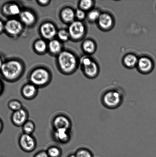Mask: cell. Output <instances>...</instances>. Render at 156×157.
<instances>
[{
    "instance_id": "obj_1",
    "label": "cell",
    "mask_w": 156,
    "mask_h": 157,
    "mask_svg": "<svg viewBox=\"0 0 156 157\" xmlns=\"http://www.w3.org/2000/svg\"><path fill=\"white\" fill-rule=\"evenodd\" d=\"M124 96L122 92L115 89H110L103 92L100 101L103 107L108 109H115L122 105Z\"/></svg>"
},
{
    "instance_id": "obj_2",
    "label": "cell",
    "mask_w": 156,
    "mask_h": 157,
    "mask_svg": "<svg viewBox=\"0 0 156 157\" xmlns=\"http://www.w3.org/2000/svg\"><path fill=\"white\" fill-rule=\"evenodd\" d=\"M21 70L22 67L20 63L15 61L4 63L1 69L3 76L9 81H12L17 78Z\"/></svg>"
},
{
    "instance_id": "obj_3",
    "label": "cell",
    "mask_w": 156,
    "mask_h": 157,
    "mask_svg": "<svg viewBox=\"0 0 156 157\" xmlns=\"http://www.w3.org/2000/svg\"><path fill=\"white\" fill-rule=\"evenodd\" d=\"M58 61L61 69L66 72L71 71L76 67V58L69 52H64L60 53L58 57Z\"/></svg>"
},
{
    "instance_id": "obj_4",
    "label": "cell",
    "mask_w": 156,
    "mask_h": 157,
    "mask_svg": "<svg viewBox=\"0 0 156 157\" xmlns=\"http://www.w3.org/2000/svg\"><path fill=\"white\" fill-rule=\"evenodd\" d=\"M20 148L26 153L33 152L36 148L37 141L33 135L23 133L20 135L18 141Z\"/></svg>"
},
{
    "instance_id": "obj_5",
    "label": "cell",
    "mask_w": 156,
    "mask_h": 157,
    "mask_svg": "<svg viewBox=\"0 0 156 157\" xmlns=\"http://www.w3.org/2000/svg\"><path fill=\"white\" fill-rule=\"evenodd\" d=\"M49 76L46 71L42 69L35 70L31 75L30 80L32 84L37 87H42L48 82Z\"/></svg>"
},
{
    "instance_id": "obj_6",
    "label": "cell",
    "mask_w": 156,
    "mask_h": 157,
    "mask_svg": "<svg viewBox=\"0 0 156 157\" xmlns=\"http://www.w3.org/2000/svg\"><path fill=\"white\" fill-rule=\"evenodd\" d=\"M52 126L53 130L65 129L71 130L72 124L68 117L62 114L56 115L52 121Z\"/></svg>"
},
{
    "instance_id": "obj_7",
    "label": "cell",
    "mask_w": 156,
    "mask_h": 157,
    "mask_svg": "<svg viewBox=\"0 0 156 157\" xmlns=\"http://www.w3.org/2000/svg\"><path fill=\"white\" fill-rule=\"evenodd\" d=\"M29 112L25 108L13 112L11 116V121L15 127H22L24 123L28 121Z\"/></svg>"
},
{
    "instance_id": "obj_8",
    "label": "cell",
    "mask_w": 156,
    "mask_h": 157,
    "mask_svg": "<svg viewBox=\"0 0 156 157\" xmlns=\"http://www.w3.org/2000/svg\"><path fill=\"white\" fill-rule=\"evenodd\" d=\"M53 137L56 142L62 144H68L71 138L70 130L65 129L53 130Z\"/></svg>"
},
{
    "instance_id": "obj_9",
    "label": "cell",
    "mask_w": 156,
    "mask_h": 157,
    "mask_svg": "<svg viewBox=\"0 0 156 157\" xmlns=\"http://www.w3.org/2000/svg\"><path fill=\"white\" fill-rule=\"evenodd\" d=\"M85 27L82 22L75 21L73 22L69 28L70 35L74 39L82 37L85 33Z\"/></svg>"
},
{
    "instance_id": "obj_10",
    "label": "cell",
    "mask_w": 156,
    "mask_h": 157,
    "mask_svg": "<svg viewBox=\"0 0 156 157\" xmlns=\"http://www.w3.org/2000/svg\"><path fill=\"white\" fill-rule=\"evenodd\" d=\"M38 93V87L32 83L24 85L21 91V96L27 100L34 99L37 96Z\"/></svg>"
},
{
    "instance_id": "obj_11",
    "label": "cell",
    "mask_w": 156,
    "mask_h": 157,
    "mask_svg": "<svg viewBox=\"0 0 156 157\" xmlns=\"http://www.w3.org/2000/svg\"><path fill=\"white\" fill-rule=\"evenodd\" d=\"M4 28L8 33L13 35L20 33L22 29L21 23L16 20H10L7 21Z\"/></svg>"
},
{
    "instance_id": "obj_12",
    "label": "cell",
    "mask_w": 156,
    "mask_h": 157,
    "mask_svg": "<svg viewBox=\"0 0 156 157\" xmlns=\"http://www.w3.org/2000/svg\"><path fill=\"white\" fill-rule=\"evenodd\" d=\"M41 32L44 38L50 39L56 35V30L53 24L47 23L42 25L41 28Z\"/></svg>"
},
{
    "instance_id": "obj_13",
    "label": "cell",
    "mask_w": 156,
    "mask_h": 157,
    "mask_svg": "<svg viewBox=\"0 0 156 157\" xmlns=\"http://www.w3.org/2000/svg\"><path fill=\"white\" fill-rule=\"evenodd\" d=\"M113 19L111 15L107 13L101 14L98 19L99 25L102 29H108L111 27Z\"/></svg>"
},
{
    "instance_id": "obj_14",
    "label": "cell",
    "mask_w": 156,
    "mask_h": 157,
    "mask_svg": "<svg viewBox=\"0 0 156 157\" xmlns=\"http://www.w3.org/2000/svg\"><path fill=\"white\" fill-rule=\"evenodd\" d=\"M137 64L140 70L143 72L149 71L153 67L152 60L149 58L146 57L140 58L138 61Z\"/></svg>"
},
{
    "instance_id": "obj_15",
    "label": "cell",
    "mask_w": 156,
    "mask_h": 157,
    "mask_svg": "<svg viewBox=\"0 0 156 157\" xmlns=\"http://www.w3.org/2000/svg\"><path fill=\"white\" fill-rule=\"evenodd\" d=\"M85 73L90 78L94 77L97 75L98 71V67L95 62L93 61L89 65L84 67Z\"/></svg>"
},
{
    "instance_id": "obj_16",
    "label": "cell",
    "mask_w": 156,
    "mask_h": 157,
    "mask_svg": "<svg viewBox=\"0 0 156 157\" xmlns=\"http://www.w3.org/2000/svg\"><path fill=\"white\" fill-rule=\"evenodd\" d=\"M21 128L23 133L33 135L36 129V125L33 121L28 120L27 122L24 123Z\"/></svg>"
},
{
    "instance_id": "obj_17",
    "label": "cell",
    "mask_w": 156,
    "mask_h": 157,
    "mask_svg": "<svg viewBox=\"0 0 156 157\" xmlns=\"http://www.w3.org/2000/svg\"><path fill=\"white\" fill-rule=\"evenodd\" d=\"M46 151L49 157H60L62 155V150L57 146L49 147Z\"/></svg>"
},
{
    "instance_id": "obj_18",
    "label": "cell",
    "mask_w": 156,
    "mask_h": 157,
    "mask_svg": "<svg viewBox=\"0 0 156 157\" xmlns=\"http://www.w3.org/2000/svg\"><path fill=\"white\" fill-rule=\"evenodd\" d=\"M8 107L12 111L15 112L23 108L22 102L17 99H12L10 100L8 103Z\"/></svg>"
},
{
    "instance_id": "obj_19",
    "label": "cell",
    "mask_w": 156,
    "mask_h": 157,
    "mask_svg": "<svg viewBox=\"0 0 156 157\" xmlns=\"http://www.w3.org/2000/svg\"><path fill=\"white\" fill-rule=\"evenodd\" d=\"M20 17L21 21L26 24H31L34 21V16L33 14L29 12L25 11L22 12Z\"/></svg>"
},
{
    "instance_id": "obj_20",
    "label": "cell",
    "mask_w": 156,
    "mask_h": 157,
    "mask_svg": "<svg viewBox=\"0 0 156 157\" xmlns=\"http://www.w3.org/2000/svg\"><path fill=\"white\" fill-rule=\"evenodd\" d=\"M4 11L5 13L12 15H17L20 13L19 7L16 5L14 4L5 6Z\"/></svg>"
},
{
    "instance_id": "obj_21",
    "label": "cell",
    "mask_w": 156,
    "mask_h": 157,
    "mask_svg": "<svg viewBox=\"0 0 156 157\" xmlns=\"http://www.w3.org/2000/svg\"><path fill=\"white\" fill-rule=\"evenodd\" d=\"M76 157H94L92 152L89 149L81 147L76 150L75 153Z\"/></svg>"
},
{
    "instance_id": "obj_22",
    "label": "cell",
    "mask_w": 156,
    "mask_h": 157,
    "mask_svg": "<svg viewBox=\"0 0 156 157\" xmlns=\"http://www.w3.org/2000/svg\"><path fill=\"white\" fill-rule=\"evenodd\" d=\"M137 58L135 55H128L125 57L124 62L128 67H132L135 66L138 63Z\"/></svg>"
},
{
    "instance_id": "obj_23",
    "label": "cell",
    "mask_w": 156,
    "mask_h": 157,
    "mask_svg": "<svg viewBox=\"0 0 156 157\" xmlns=\"http://www.w3.org/2000/svg\"><path fill=\"white\" fill-rule=\"evenodd\" d=\"M62 17L64 21L70 22L73 21L74 17V12L70 9H66L63 11Z\"/></svg>"
},
{
    "instance_id": "obj_24",
    "label": "cell",
    "mask_w": 156,
    "mask_h": 157,
    "mask_svg": "<svg viewBox=\"0 0 156 157\" xmlns=\"http://www.w3.org/2000/svg\"><path fill=\"white\" fill-rule=\"evenodd\" d=\"M50 51L53 53H58L60 51L61 48V45L60 43L56 40L51 41L49 44Z\"/></svg>"
},
{
    "instance_id": "obj_25",
    "label": "cell",
    "mask_w": 156,
    "mask_h": 157,
    "mask_svg": "<svg viewBox=\"0 0 156 157\" xmlns=\"http://www.w3.org/2000/svg\"><path fill=\"white\" fill-rule=\"evenodd\" d=\"M83 48L87 53H91L94 52L96 49L95 44L91 40H87L84 43Z\"/></svg>"
},
{
    "instance_id": "obj_26",
    "label": "cell",
    "mask_w": 156,
    "mask_h": 157,
    "mask_svg": "<svg viewBox=\"0 0 156 157\" xmlns=\"http://www.w3.org/2000/svg\"><path fill=\"white\" fill-rule=\"evenodd\" d=\"M35 47L38 52H43L45 51L46 48V44L44 41L40 40L36 43Z\"/></svg>"
},
{
    "instance_id": "obj_27",
    "label": "cell",
    "mask_w": 156,
    "mask_h": 157,
    "mask_svg": "<svg viewBox=\"0 0 156 157\" xmlns=\"http://www.w3.org/2000/svg\"><path fill=\"white\" fill-rule=\"evenodd\" d=\"M100 15V13L97 10H93L88 14V18L91 21H94L98 20Z\"/></svg>"
},
{
    "instance_id": "obj_28",
    "label": "cell",
    "mask_w": 156,
    "mask_h": 157,
    "mask_svg": "<svg viewBox=\"0 0 156 157\" xmlns=\"http://www.w3.org/2000/svg\"><path fill=\"white\" fill-rule=\"evenodd\" d=\"M93 4V1L90 0H84L81 1L80 3L81 7L85 10H88L91 8Z\"/></svg>"
},
{
    "instance_id": "obj_29",
    "label": "cell",
    "mask_w": 156,
    "mask_h": 157,
    "mask_svg": "<svg viewBox=\"0 0 156 157\" xmlns=\"http://www.w3.org/2000/svg\"><path fill=\"white\" fill-rule=\"evenodd\" d=\"M60 39L62 40L66 41L68 39L70 34L68 32L65 30H61L58 33Z\"/></svg>"
},
{
    "instance_id": "obj_30",
    "label": "cell",
    "mask_w": 156,
    "mask_h": 157,
    "mask_svg": "<svg viewBox=\"0 0 156 157\" xmlns=\"http://www.w3.org/2000/svg\"><path fill=\"white\" fill-rule=\"evenodd\" d=\"M33 157H49V156L46 151L41 150L35 154Z\"/></svg>"
},
{
    "instance_id": "obj_31",
    "label": "cell",
    "mask_w": 156,
    "mask_h": 157,
    "mask_svg": "<svg viewBox=\"0 0 156 157\" xmlns=\"http://www.w3.org/2000/svg\"><path fill=\"white\" fill-rule=\"evenodd\" d=\"M76 15L79 19H82L85 17V13L83 11L81 10H78L76 11Z\"/></svg>"
},
{
    "instance_id": "obj_32",
    "label": "cell",
    "mask_w": 156,
    "mask_h": 157,
    "mask_svg": "<svg viewBox=\"0 0 156 157\" xmlns=\"http://www.w3.org/2000/svg\"><path fill=\"white\" fill-rule=\"evenodd\" d=\"M93 61L89 58H85L82 59V64H83L84 67L87 65H89Z\"/></svg>"
},
{
    "instance_id": "obj_33",
    "label": "cell",
    "mask_w": 156,
    "mask_h": 157,
    "mask_svg": "<svg viewBox=\"0 0 156 157\" xmlns=\"http://www.w3.org/2000/svg\"><path fill=\"white\" fill-rule=\"evenodd\" d=\"M4 86L3 85L2 83L0 81V96H1L4 92Z\"/></svg>"
},
{
    "instance_id": "obj_34",
    "label": "cell",
    "mask_w": 156,
    "mask_h": 157,
    "mask_svg": "<svg viewBox=\"0 0 156 157\" xmlns=\"http://www.w3.org/2000/svg\"><path fill=\"white\" fill-rule=\"evenodd\" d=\"M4 123H3L2 120L0 118V134L2 132L3 128H4Z\"/></svg>"
},
{
    "instance_id": "obj_35",
    "label": "cell",
    "mask_w": 156,
    "mask_h": 157,
    "mask_svg": "<svg viewBox=\"0 0 156 157\" xmlns=\"http://www.w3.org/2000/svg\"><path fill=\"white\" fill-rule=\"evenodd\" d=\"M5 26L3 22L0 20V32H1L4 29Z\"/></svg>"
},
{
    "instance_id": "obj_36",
    "label": "cell",
    "mask_w": 156,
    "mask_h": 157,
    "mask_svg": "<svg viewBox=\"0 0 156 157\" xmlns=\"http://www.w3.org/2000/svg\"><path fill=\"white\" fill-rule=\"evenodd\" d=\"M67 157H76L75 154H71Z\"/></svg>"
},
{
    "instance_id": "obj_37",
    "label": "cell",
    "mask_w": 156,
    "mask_h": 157,
    "mask_svg": "<svg viewBox=\"0 0 156 157\" xmlns=\"http://www.w3.org/2000/svg\"><path fill=\"white\" fill-rule=\"evenodd\" d=\"M3 64L1 58H0V69H1L2 66Z\"/></svg>"
},
{
    "instance_id": "obj_38",
    "label": "cell",
    "mask_w": 156,
    "mask_h": 157,
    "mask_svg": "<svg viewBox=\"0 0 156 157\" xmlns=\"http://www.w3.org/2000/svg\"><path fill=\"white\" fill-rule=\"evenodd\" d=\"M43 4H46L47 2H48V1H40Z\"/></svg>"
}]
</instances>
